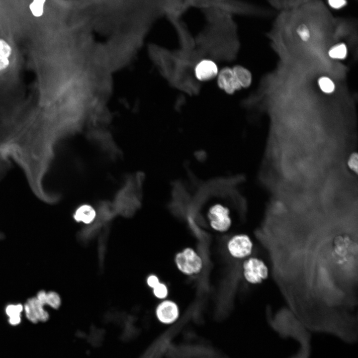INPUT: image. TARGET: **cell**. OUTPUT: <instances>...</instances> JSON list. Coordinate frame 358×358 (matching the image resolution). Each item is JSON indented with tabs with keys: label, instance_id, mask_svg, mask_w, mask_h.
Returning a JSON list of instances; mask_svg holds the SVG:
<instances>
[{
	"label": "cell",
	"instance_id": "cell-1",
	"mask_svg": "<svg viewBox=\"0 0 358 358\" xmlns=\"http://www.w3.org/2000/svg\"><path fill=\"white\" fill-rule=\"evenodd\" d=\"M175 263L178 270L183 274L193 275L199 273L203 267L200 256L192 248L187 247L177 253Z\"/></svg>",
	"mask_w": 358,
	"mask_h": 358
},
{
	"label": "cell",
	"instance_id": "cell-2",
	"mask_svg": "<svg viewBox=\"0 0 358 358\" xmlns=\"http://www.w3.org/2000/svg\"><path fill=\"white\" fill-rule=\"evenodd\" d=\"M244 278L249 283L256 284L267 278L268 269L261 259L255 257L246 258L242 264Z\"/></svg>",
	"mask_w": 358,
	"mask_h": 358
},
{
	"label": "cell",
	"instance_id": "cell-3",
	"mask_svg": "<svg viewBox=\"0 0 358 358\" xmlns=\"http://www.w3.org/2000/svg\"><path fill=\"white\" fill-rule=\"evenodd\" d=\"M227 250L229 255L236 259L249 257L253 250V243L246 234H237L232 237L227 243Z\"/></svg>",
	"mask_w": 358,
	"mask_h": 358
},
{
	"label": "cell",
	"instance_id": "cell-4",
	"mask_svg": "<svg viewBox=\"0 0 358 358\" xmlns=\"http://www.w3.org/2000/svg\"><path fill=\"white\" fill-rule=\"evenodd\" d=\"M211 227L220 232L227 231L231 226V219L229 209L221 204L212 205L207 213Z\"/></svg>",
	"mask_w": 358,
	"mask_h": 358
},
{
	"label": "cell",
	"instance_id": "cell-5",
	"mask_svg": "<svg viewBox=\"0 0 358 358\" xmlns=\"http://www.w3.org/2000/svg\"><path fill=\"white\" fill-rule=\"evenodd\" d=\"M46 305L45 301L37 295L29 298L24 305L26 318L34 323L46 321L49 318V314L44 308Z\"/></svg>",
	"mask_w": 358,
	"mask_h": 358
},
{
	"label": "cell",
	"instance_id": "cell-6",
	"mask_svg": "<svg viewBox=\"0 0 358 358\" xmlns=\"http://www.w3.org/2000/svg\"><path fill=\"white\" fill-rule=\"evenodd\" d=\"M156 315L159 321L166 325L175 322L179 317V310L174 301L164 299L156 308Z\"/></svg>",
	"mask_w": 358,
	"mask_h": 358
},
{
	"label": "cell",
	"instance_id": "cell-7",
	"mask_svg": "<svg viewBox=\"0 0 358 358\" xmlns=\"http://www.w3.org/2000/svg\"><path fill=\"white\" fill-rule=\"evenodd\" d=\"M217 84L220 89L228 94H232L241 88L232 69L228 67L222 69L218 73Z\"/></svg>",
	"mask_w": 358,
	"mask_h": 358
},
{
	"label": "cell",
	"instance_id": "cell-8",
	"mask_svg": "<svg viewBox=\"0 0 358 358\" xmlns=\"http://www.w3.org/2000/svg\"><path fill=\"white\" fill-rule=\"evenodd\" d=\"M194 73L196 78L201 81H207L215 78L218 73L216 64L212 60L204 59L195 66Z\"/></svg>",
	"mask_w": 358,
	"mask_h": 358
},
{
	"label": "cell",
	"instance_id": "cell-9",
	"mask_svg": "<svg viewBox=\"0 0 358 358\" xmlns=\"http://www.w3.org/2000/svg\"><path fill=\"white\" fill-rule=\"evenodd\" d=\"M95 217V210L90 206L88 205L80 206L74 214V218L77 221L86 224L91 223Z\"/></svg>",
	"mask_w": 358,
	"mask_h": 358
},
{
	"label": "cell",
	"instance_id": "cell-10",
	"mask_svg": "<svg viewBox=\"0 0 358 358\" xmlns=\"http://www.w3.org/2000/svg\"><path fill=\"white\" fill-rule=\"evenodd\" d=\"M233 74L241 88H248L252 82L250 72L241 66H236L233 69Z\"/></svg>",
	"mask_w": 358,
	"mask_h": 358
},
{
	"label": "cell",
	"instance_id": "cell-11",
	"mask_svg": "<svg viewBox=\"0 0 358 358\" xmlns=\"http://www.w3.org/2000/svg\"><path fill=\"white\" fill-rule=\"evenodd\" d=\"M23 306L21 304H10L5 309L6 314L8 317L9 323L13 326L18 325L21 322V313Z\"/></svg>",
	"mask_w": 358,
	"mask_h": 358
},
{
	"label": "cell",
	"instance_id": "cell-12",
	"mask_svg": "<svg viewBox=\"0 0 358 358\" xmlns=\"http://www.w3.org/2000/svg\"><path fill=\"white\" fill-rule=\"evenodd\" d=\"M38 293L43 298L47 305L54 309H57L60 307L61 298L57 293L53 291L46 292L44 290H41Z\"/></svg>",
	"mask_w": 358,
	"mask_h": 358
},
{
	"label": "cell",
	"instance_id": "cell-13",
	"mask_svg": "<svg viewBox=\"0 0 358 358\" xmlns=\"http://www.w3.org/2000/svg\"><path fill=\"white\" fill-rule=\"evenodd\" d=\"M329 56L335 59H345L347 54V48L344 43H339L332 46L329 51Z\"/></svg>",
	"mask_w": 358,
	"mask_h": 358
},
{
	"label": "cell",
	"instance_id": "cell-14",
	"mask_svg": "<svg viewBox=\"0 0 358 358\" xmlns=\"http://www.w3.org/2000/svg\"><path fill=\"white\" fill-rule=\"evenodd\" d=\"M16 52V49L7 40L0 38V57L10 58Z\"/></svg>",
	"mask_w": 358,
	"mask_h": 358
},
{
	"label": "cell",
	"instance_id": "cell-15",
	"mask_svg": "<svg viewBox=\"0 0 358 358\" xmlns=\"http://www.w3.org/2000/svg\"><path fill=\"white\" fill-rule=\"evenodd\" d=\"M46 1V0H33L30 3L29 9L34 16L39 17L43 14Z\"/></svg>",
	"mask_w": 358,
	"mask_h": 358
},
{
	"label": "cell",
	"instance_id": "cell-16",
	"mask_svg": "<svg viewBox=\"0 0 358 358\" xmlns=\"http://www.w3.org/2000/svg\"><path fill=\"white\" fill-rule=\"evenodd\" d=\"M320 89L325 93H331L335 90V86L333 82L327 77H322L318 80Z\"/></svg>",
	"mask_w": 358,
	"mask_h": 358
},
{
	"label": "cell",
	"instance_id": "cell-17",
	"mask_svg": "<svg viewBox=\"0 0 358 358\" xmlns=\"http://www.w3.org/2000/svg\"><path fill=\"white\" fill-rule=\"evenodd\" d=\"M153 293L156 298L160 299H165L169 293L167 285L163 282H160L153 288Z\"/></svg>",
	"mask_w": 358,
	"mask_h": 358
},
{
	"label": "cell",
	"instance_id": "cell-18",
	"mask_svg": "<svg viewBox=\"0 0 358 358\" xmlns=\"http://www.w3.org/2000/svg\"><path fill=\"white\" fill-rule=\"evenodd\" d=\"M348 165L350 169L357 173L358 171V155L356 153L351 155L348 161Z\"/></svg>",
	"mask_w": 358,
	"mask_h": 358
},
{
	"label": "cell",
	"instance_id": "cell-19",
	"mask_svg": "<svg viewBox=\"0 0 358 358\" xmlns=\"http://www.w3.org/2000/svg\"><path fill=\"white\" fill-rule=\"evenodd\" d=\"M329 5L334 9H339L344 7L347 3L346 0H328Z\"/></svg>",
	"mask_w": 358,
	"mask_h": 358
},
{
	"label": "cell",
	"instance_id": "cell-20",
	"mask_svg": "<svg viewBox=\"0 0 358 358\" xmlns=\"http://www.w3.org/2000/svg\"><path fill=\"white\" fill-rule=\"evenodd\" d=\"M160 282L159 277L155 274L150 275L147 279V285L152 289Z\"/></svg>",
	"mask_w": 358,
	"mask_h": 358
},
{
	"label": "cell",
	"instance_id": "cell-21",
	"mask_svg": "<svg viewBox=\"0 0 358 358\" xmlns=\"http://www.w3.org/2000/svg\"><path fill=\"white\" fill-rule=\"evenodd\" d=\"M298 33L304 41H307L309 37V33L308 30L305 27H302L298 30Z\"/></svg>",
	"mask_w": 358,
	"mask_h": 358
}]
</instances>
